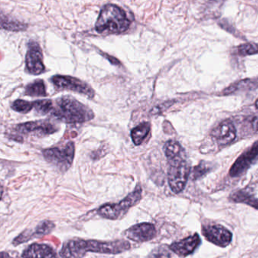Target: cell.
Instances as JSON below:
<instances>
[{
    "label": "cell",
    "instance_id": "obj_27",
    "mask_svg": "<svg viewBox=\"0 0 258 258\" xmlns=\"http://www.w3.org/2000/svg\"><path fill=\"white\" fill-rule=\"evenodd\" d=\"M253 128L256 131H258V117L255 118L253 122Z\"/></svg>",
    "mask_w": 258,
    "mask_h": 258
},
{
    "label": "cell",
    "instance_id": "obj_3",
    "mask_svg": "<svg viewBox=\"0 0 258 258\" xmlns=\"http://www.w3.org/2000/svg\"><path fill=\"white\" fill-rule=\"evenodd\" d=\"M131 21L124 10L113 4H108L101 10L96 24L100 34H121L129 28Z\"/></svg>",
    "mask_w": 258,
    "mask_h": 258
},
{
    "label": "cell",
    "instance_id": "obj_10",
    "mask_svg": "<svg viewBox=\"0 0 258 258\" xmlns=\"http://www.w3.org/2000/svg\"><path fill=\"white\" fill-rule=\"evenodd\" d=\"M43 52L38 43L31 42L28 44L26 55V70L31 75H38L45 71L43 64Z\"/></svg>",
    "mask_w": 258,
    "mask_h": 258
},
{
    "label": "cell",
    "instance_id": "obj_12",
    "mask_svg": "<svg viewBox=\"0 0 258 258\" xmlns=\"http://www.w3.org/2000/svg\"><path fill=\"white\" fill-rule=\"evenodd\" d=\"M16 132L22 134H31L35 133L39 136L49 135L58 131L55 125L47 120H40V121L28 122L17 125Z\"/></svg>",
    "mask_w": 258,
    "mask_h": 258
},
{
    "label": "cell",
    "instance_id": "obj_14",
    "mask_svg": "<svg viewBox=\"0 0 258 258\" xmlns=\"http://www.w3.org/2000/svg\"><path fill=\"white\" fill-rule=\"evenodd\" d=\"M200 244V237L196 233L181 241L172 243L169 247L173 253H176L178 256L184 257L192 253Z\"/></svg>",
    "mask_w": 258,
    "mask_h": 258
},
{
    "label": "cell",
    "instance_id": "obj_19",
    "mask_svg": "<svg viewBox=\"0 0 258 258\" xmlns=\"http://www.w3.org/2000/svg\"><path fill=\"white\" fill-rule=\"evenodd\" d=\"M25 95L33 96H46V90L44 82L42 80H37L28 84L25 88Z\"/></svg>",
    "mask_w": 258,
    "mask_h": 258
},
{
    "label": "cell",
    "instance_id": "obj_11",
    "mask_svg": "<svg viewBox=\"0 0 258 258\" xmlns=\"http://www.w3.org/2000/svg\"><path fill=\"white\" fill-rule=\"evenodd\" d=\"M156 229L152 223H142L134 225L126 230V238L136 242L150 241L156 236Z\"/></svg>",
    "mask_w": 258,
    "mask_h": 258
},
{
    "label": "cell",
    "instance_id": "obj_8",
    "mask_svg": "<svg viewBox=\"0 0 258 258\" xmlns=\"http://www.w3.org/2000/svg\"><path fill=\"white\" fill-rule=\"evenodd\" d=\"M202 234L210 242L220 247L229 245L232 239V232L221 225H205L202 227Z\"/></svg>",
    "mask_w": 258,
    "mask_h": 258
},
{
    "label": "cell",
    "instance_id": "obj_2",
    "mask_svg": "<svg viewBox=\"0 0 258 258\" xmlns=\"http://www.w3.org/2000/svg\"><path fill=\"white\" fill-rule=\"evenodd\" d=\"M52 114L58 120L68 123H84L94 117L90 108L69 96L57 99Z\"/></svg>",
    "mask_w": 258,
    "mask_h": 258
},
{
    "label": "cell",
    "instance_id": "obj_6",
    "mask_svg": "<svg viewBox=\"0 0 258 258\" xmlns=\"http://www.w3.org/2000/svg\"><path fill=\"white\" fill-rule=\"evenodd\" d=\"M43 156L48 162L64 172L69 170L73 164L75 158V143L70 142L64 147L52 148L43 151Z\"/></svg>",
    "mask_w": 258,
    "mask_h": 258
},
{
    "label": "cell",
    "instance_id": "obj_23",
    "mask_svg": "<svg viewBox=\"0 0 258 258\" xmlns=\"http://www.w3.org/2000/svg\"><path fill=\"white\" fill-rule=\"evenodd\" d=\"M170 247L165 245L158 246L155 247L147 258H171V252Z\"/></svg>",
    "mask_w": 258,
    "mask_h": 258
},
{
    "label": "cell",
    "instance_id": "obj_13",
    "mask_svg": "<svg viewBox=\"0 0 258 258\" xmlns=\"http://www.w3.org/2000/svg\"><path fill=\"white\" fill-rule=\"evenodd\" d=\"M55 228V224L49 220H45L42 221L41 223L37 225V227L34 230H25V232L21 233L19 236L16 237L13 240V244L15 246L19 245L22 243L27 242L34 238H40V237L44 236L50 233Z\"/></svg>",
    "mask_w": 258,
    "mask_h": 258
},
{
    "label": "cell",
    "instance_id": "obj_7",
    "mask_svg": "<svg viewBox=\"0 0 258 258\" xmlns=\"http://www.w3.org/2000/svg\"><path fill=\"white\" fill-rule=\"evenodd\" d=\"M52 82L58 90H71V91L86 95L89 98L94 97L95 92L93 89L90 87L88 84L78 78L70 76L56 75V76L52 77Z\"/></svg>",
    "mask_w": 258,
    "mask_h": 258
},
{
    "label": "cell",
    "instance_id": "obj_5",
    "mask_svg": "<svg viewBox=\"0 0 258 258\" xmlns=\"http://www.w3.org/2000/svg\"><path fill=\"white\" fill-rule=\"evenodd\" d=\"M140 185L136 187L134 191L128 194L118 204H106L98 209L97 214L103 218L115 220L124 215L132 207L135 206L142 199L143 192Z\"/></svg>",
    "mask_w": 258,
    "mask_h": 258
},
{
    "label": "cell",
    "instance_id": "obj_1",
    "mask_svg": "<svg viewBox=\"0 0 258 258\" xmlns=\"http://www.w3.org/2000/svg\"><path fill=\"white\" fill-rule=\"evenodd\" d=\"M131 249V244L124 240L100 241L96 240H71L63 244L60 256L62 258H83L87 252L117 254Z\"/></svg>",
    "mask_w": 258,
    "mask_h": 258
},
{
    "label": "cell",
    "instance_id": "obj_26",
    "mask_svg": "<svg viewBox=\"0 0 258 258\" xmlns=\"http://www.w3.org/2000/svg\"><path fill=\"white\" fill-rule=\"evenodd\" d=\"M107 58L109 60L110 62L112 63L113 64H120V62H119L118 60L116 59L115 58H113L111 56H108V55H105Z\"/></svg>",
    "mask_w": 258,
    "mask_h": 258
},
{
    "label": "cell",
    "instance_id": "obj_18",
    "mask_svg": "<svg viewBox=\"0 0 258 258\" xmlns=\"http://www.w3.org/2000/svg\"><path fill=\"white\" fill-rule=\"evenodd\" d=\"M231 199L234 202L247 204L252 208L258 210V199H254L253 196L250 194V191H247V190H240V191H236L232 195Z\"/></svg>",
    "mask_w": 258,
    "mask_h": 258
},
{
    "label": "cell",
    "instance_id": "obj_4",
    "mask_svg": "<svg viewBox=\"0 0 258 258\" xmlns=\"http://www.w3.org/2000/svg\"><path fill=\"white\" fill-rule=\"evenodd\" d=\"M168 161V182L174 193H179L185 188L188 176L191 173L190 167L185 159L183 152L176 156L167 158Z\"/></svg>",
    "mask_w": 258,
    "mask_h": 258
},
{
    "label": "cell",
    "instance_id": "obj_25",
    "mask_svg": "<svg viewBox=\"0 0 258 258\" xmlns=\"http://www.w3.org/2000/svg\"><path fill=\"white\" fill-rule=\"evenodd\" d=\"M238 50L241 55H253L258 53V45L255 43H244L238 46Z\"/></svg>",
    "mask_w": 258,
    "mask_h": 258
},
{
    "label": "cell",
    "instance_id": "obj_15",
    "mask_svg": "<svg viewBox=\"0 0 258 258\" xmlns=\"http://www.w3.org/2000/svg\"><path fill=\"white\" fill-rule=\"evenodd\" d=\"M211 136L220 146L230 144L236 137V131L232 122L225 120L211 133Z\"/></svg>",
    "mask_w": 258,
    "mask_h": 258
},
{
    "label": "cell",
    "instance_id": "obj_9",
    "mask_svg": "<svg viewBox=\"0 0 258 258\" xmlns=\"http://www.w3.org/2000/svg\"><path fill=\"white\" fill-rule=\"evenodd\" d=\"M258 158V141L253 146L240 155L229 170V175L232 177L241 176L252 164Z\"/></svg>",
    "mask_w": 258,
    "mask_h": 258
},
{
    "label": "cell",
    "instance_id": "obj_21",
    "mask_svg": "<svg viewBox=\"0 0 258 258\" xmlns=\"http://www.w3.org/2000/svg\"><path fill=\"white\" fill-rule=\"evenodd\" d=\"M34 108H35L37 114L45 115L50 111H53L54 106L52 100L43 99L34 102Z\"/></svg>",
    "mask_w": 258,
    "mask_h": 258
},
{
    "label": "cell",
    "instance_id": "obj_28",
    "mask_svg": "<svg viewBox=\"0 0 258 258\" xmlns=\"http://www.w3.org/2000/svg\"><path fill=\"white\" fill-rule=\"evenodd\" d=\"M1 258H11V256L7 252L2 251V253H1Z\"/></svg>",
    "mask_w": 258,
    "mask_h": 258
},
{
    "label": "cell",
    "instance_id": "obj_16",
    "mask_svg": "<svg viewBox=\"0 0 258 258\" xmlns=\"http://www.w3.org/2000/svg\"><path fill=\"white\" fill-rule=\"evenodd\" d=\"M23 258H58L52 247L47 244H33L25 249Z\"/></svg>",
    "mask_w": 258,
    "mask_h": 258
},
{
    "label": "cell",
    "instance_id": "obj_20",
    "mask_svg": "<svg viewBox=\"0 0 258 258\" xmlns=\"http://www.w3.org/2000/svg\"><path fill=\"white\" fill-rule=\"evenodd\" d=\"M1 26L3 29L11 31H20L27 29L28 26L25 24L21 23L19 22L10 19L8 17H4L2 14L1 16Z\"/></svg>",
    "mask_w": 258,
    "mask_h": 258
},
{
    "label": "cell",
    "instance_id": "obj_24",
    "mask_svg": "<svg viewBox=\"0 0 258 258\" xmlns=\"http://www.w3.org/2000/svg\"><path fill=\"white\" fill-rule=\"evenodd\" d=\"M210 169L211 168H210L209 164L208 163L201 162L199 165L193 168L192 171L190 173L191 179H198L202 177L210 171Z\"/></svg>",
    "mask_w": 258,
    "mask_h": 258
},
{
    "label": "cell",
    "instance_id": "obj_17",
    "mask_svg": "<svg viewBox=\"0 0 258 258\" xmlns=\"http://www.w3.org/2000/svg\"><path fill=\"white\" fill-rule=\"evenodd\" d=\"M151 124L149 122L140 123L131 131V138L136 146H140L150 132Z\"/></svg>",
    "mask_w": 258,
    "mask_h": 258
},
{
    "label": "cell",
    "instance_id": "obj_29",
    "mask_svg": "<svg viewBox=\"0 0 258 258\" xmlns=\"http://www.w3.org/2000/svg\"><path fill=\"white\" fill-rule=\"evenodd\" d=\"M255 106H256V108L258 109V99L256 100V103H255Z\"/></svg>",
    "mask_w": 258,
    "mask_h": 258
},
{
    "label": "cell",
    "instance_id": "obj_22",
    "mask_svg": "<svg viewBox=\"0 0 258 258\" xmlns=\"http://www.w3.org/2000/svg\"><path fill=\"white\" fill-rule=\"evenodd\" d=\"M34 108V102H28V101L22 100V99H18L15 101L12 105V108L14 111H18L22 114H27L31 111Z\"/></svg>",
    "mask_w": 258,
    "mask_h": 258
}]
</instances>
